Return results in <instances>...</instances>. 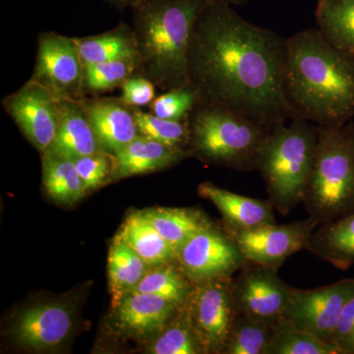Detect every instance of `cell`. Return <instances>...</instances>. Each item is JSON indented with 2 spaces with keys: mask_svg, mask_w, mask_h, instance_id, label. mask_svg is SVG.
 <instances>
[{
  "mask_svg": "<svg viewBox=\"0 0 354 354\" xmlns=\"http://www.w3.org/2000/svg\"><path fill=\"white\" fill-rule=\"evenodd\" d=\"M234 6L208 0L188 53L196 104L221 106L272 127L297 118L286 99V39L241 17Z\"/></svg>",
  "mask_w": 354,
  "mask_h": 354,
  "instance_id": "6da1fadb",
  "label": "cell"
},
{
  "mask_svg": "<svg viewBox=\"0 0 354 354\" xmlns=\"http://www.w3.org/2000/svg\"><path fill=\"white\" fill-rule=\"evenodd\" d=\"M285 92L299 118L317 127H339L354 118V58L318 29L286 39Z\"/></svg>",
  "mask_w": 354,
  "mask_h": 354,
  "instance_id": "7a4b0ae2",
  "label": "cell"
},
{
  "mask_svg": "<svg viewBox=\"0 0 354 354\" xmlns=\"http://www.w3.org/2000/svg\"><path fill=\"white\" fill-rule=\"evenodd\" d=\"M208 0H144L133 7L138 75L167 92L188 87V53L198 16Z\"/></svg>",
  "mask_w": 354,
  "mask_h": 354,
  "instance_id": "3957f363",
  "label": "cell"
},
{
  "mask_svg": "<svg viewBox=\"0 0 354 354\" xmlns=\"http://www.w3.org/2000/svg\"><path fill=\"white\" fill-rule=\"evenodd\" d=\"M318 127L292 118L270 129L261 149L258 171L262 174L269 201L283 215L304 203L315 162Z\"/></svg>",
  "mask_w": 354,
  "mask_h": 354,
  "instance_id": "277c9868",
  "label": "cell"
},
{
  "mask_svg": "<svg viewBox=\"0 0 354 354\" xmlns=\"http://www.w3.org/2000/svg\"><path fill=\"white\" fill-rule=\"evenodd\" d=\"M192 156L239 171L257 169L261 149L272 127L221 106L196 104L188 116Z\"/></svg>",
  "mask_w": 354,
  "mask_h": 354,
  "instance_id": "5b68a950",
  "label": "cell"
},
{
  "mask_svg": "<svg viewBox=\"0 0 354 354\" xmlns=\"http://www.w3.org/2000/svg\"><path fill=\"white\" fill-rule=\"evenodd\" d=\"M317 225L354 211V129L318 127L315 162L304 201Z\"/></svg>",
  "mask_w": 354,
  "mask_h": 354,
  "instance_id": "8992f818",
  "label": "cell"
},
{
  "mask_svg": "<svg viewBox=\"0 0 354 354\" xmlns=\"http://www.w3.org/2000/svg\"><path fill=\"white\" fill-rule=\"evenodd\" d=\"M232 277L196 283L186 304L193 329L207 353H223L235 318Z\"/></svg>",
  "mask_w": 354,
  "mask_h": 354,
  "instance_id": "52a82bcc",
  "label": "cell"
},
{
  "mask_svg": "<svg viewBox=\"0 0 354 354\" xmlns=\"http://www.w3.org/2000/svg\"><path fill=\"white\" fill-rule=\"evenodd\" d=\"M354 295V279L314 290L292 288L283 317L295 327L330 342L344 305Z\"/></svg>",
  "mask_w": 354,
  "mask_h": 354,
  "instance_id": "ba28073f",
  "label": "cell"
},
{
  "mask_svg": "<svg viewBox=\"0 0 354 354\" xmlns=\"http://www.w3.org/2000/svg\"><path fill=\"white\" fill-rule=\"evenodd\" d=\"M177 262L195 283L232 277L249 264L232 235L223 234L213 225L191 237L177 251Z\"/></svg>",
  "mask_w": 354,
  "mask_h": 354,
  "instance_id": "9c48e42d",
  "label": "cell"
},
{
  "mask_svg": "<svg viewBox=\"0 0 354 354\" xmlns=\"http://www.w3.org/2000/svg\"><path fill=\"white\" fill-rule=\"evenodd\" d=\"M317 227L309 218L288 225L272 223L249 230L228 227V232L249 263L279 270L293 254L307 249Z\"/></svg>",
  "mask_w": 354,
  "mask_h": 354,
  "instance_id": "30bf717a",
  "label": "cell"
},
{
  "mask_svg": "<svg viewBox=\"0 0 354 354\" xmlns=\"http://www.w3.org/2000/svg\"><path fill=\"white\" fill-rule=\"evenodd\" d=\"M31 80L60 99H83L84 66L74 39L55 32H41Z\"/></svg>",
  "mask_w": 354,
  "mask_h": 354,
  "instance_id": "8fae6325",
  "label": "cell"
},
{
  "mask_svg": "<svg viewBox=\"0 0 354 354\" xmlns=\"http://www.w3.org/2000/svg\"><path fill=\"white\" fill-rule=\"evenodd\" d=\"M2 106L37 150L46 152L53 145L59 124L62 99L30 79Z\"/></svg>",
  "mask_w": 354,
  "mask_h": 354,
  "instance_id": "7c38bea8",
  "label": "cell"
},
{
  "mask_svg": "<svg viewBox=\"0 0 354 354\" xmlns=\"http://www.w3.org/2000/svg\"><path fill=\"white\" fill-rule=\"evenodd\" d=\"M291 290L278 270L249 263L232 281L235 313L274 325L283 317Z\"/></svg>",
  "mask_w": 354,
  "mask_h": 354,
  "instance_id": "4fadbf2b",
  "label": "cell"
},
{
  "mask_svg": "<svg viewBox=\"0 0 354 354\" xmlns=\"http://www.w3.org/2000/svg\"><path fill=\"white\" fill-rule=\"evenodd\" d=\"M73 327L71 312L62 304H39L26 310L14 325L13 335L19 344L44 351L57 348Z\"/></svg>",
  "mask_w": 354,
  "mask_h": 354,
  "instance_id": "5bb4252c",
  "label": "cell"
},
{
  "mask_svg": "<svg viewBox=\"0 0 354 354\" xmlns=\"http://www.w3.org/2000/svg\"><path fill=\"white\" fill-rule=\"evenodd\" d=\"M79 101L106 152L115 155L139 136L135 109L121 100L83 97Z\"/></svg>",
  "mask_w": 354,
  "mask_h": 354,
  "instance_id": "9a60e30c",
  "label": "cell"
},
{
  "mask_svg": "<svg viewBox=\"0 0 354 354\" xmlns=\"http://www.w3.org/2000/svg\"><path fill=\"white\" fill-rule=\"evenodd\" d=\"M181 307L158 295L130 292L114 306L115 321L121 329L137 337L160 335Z\"/></svg>",
  "mask_w": 354,
  "mask_h": 354,
  "instance_id": "2e32d148",
  "label": "cell"
},
{
  "mask_svg": "<svg viewBox=\"0 0 354 354\" xmlns=\"http://www.w3.org/2000/svg\"><path fill=\"white\" fill-rule=\"evenodd\" d=\"M192 156L189 149L176 148L139 135L114 155L113 179L162 171Z\"/></svg>",
  "mask_w": 354,
  "mask_h": 354,
  "instance_id": "e0dca14e",
  "label": "cell"
},
{
  "mask_svg": "<svg viewBox=\"0 0 354 354\" xmlns=\"http://www.w3.org/2000/svg\"><path fill=\"white\" fill-rule=\"evenodd\" d=\"M198 192L215 205L230 228L249 230L277 223L270 201L236 194L212 183L200 184Z\"/></svg>",
  "mask_w": 354,
  "mask_h": 354,
  "instance_id": "ac0fdd59",
  "label": "cell"
},
{
  "mask_svg": "<svg viewBox=\"0 0 354 354\" xmlns=\"http://www.w3.org/2000/svg\"><path fill=\"white\" fill-rule=\"evenodd\" d=\"M48 151L74 160L104 152L79 100L62 99L57 136Z\"/></svg>",
  "mask_w": 354,
  "mask_h": 354,
  "instance_id": "d6986e66",
  "label": "cell"
},
{
  "mask_svg": "<svg viewBox=\"0 0 354 354\" xmlns=\"http://www.w3.org/2000/svg\"><path fill=\"white\" fill-rule=\"evenodd\" d=\"M307 249L341 270L354 266V211L324 223L314 232Z\"/></svg>",
  "mask_w": 354,
  "mask_h": 354,
  "instance_id": "ffe728a7",
  "label": "cell"
},
{
  "mask_svg": "<svg viewBox=\"0 0 354 354\" xmlns=\"http://www.w3.org/2000/svg\"><path fill=\"white\" fill-rule=\"evenodd\" d=\"M116 237L131 247L151 268L177 260L176 249L158 234L142 212L128 216Z\"/></svg>",
  "mask_w": 354,
  "mask_h": 354,
  "instance_id": "44dd1931",
  "label": "cell"
},
{
  "mask_svg": "<svg viewBox=\"0 0 354 354\" xmlns=\"http://www.w3.org/2000/svg\"><path fill=\"white\" fill-rule=\"evenodd\" d=\"M74 41L84 67L121 58L138 59L131 27L127 24H120L97 36L76 38Z\"/></svg>",
  "mask_w": 354,
  "mask_h": 354,
  "instance_id": "7402d4cb",
  "label": "cell"
},
{
  "mask_svg": "<svg viewBox=\"0 0 354 354\" xmlns=\"http://www.w3.org/2000/svg\"><path fill=\"white\" fill-rule=\"evenodd\" d=\"M142 213L158 234L176 249V252L191 237L213 225L197 209L156 208Z\"/></svg>",
  "mask_w": 354,
  "mask_h": 354,
  "instance_id": "603a6c76",
  "label": "cell"
},
{
  "mask_svg": "<svg viewBox=\"0 0 354 354\" xmlns=\"http://www.w3.org/2000/svg\"><path fill=\"white\" fill-rule=\"evenodd\" d=\"M315 17L325 39L354 58V0H319Z\"/></svg>",
  "mask_w": 354,
  "mask_h": 354,
  "instance_id": "cb8c5ba5",
  "label": "cell"
},
{
  "mask_svg": "<svg viewBox=\"0 0 354 354\" xmlns=\"http://www.w3.org/2000/svg\"><path fill=\"white\" fill-rule=\"evenodd\" d=\"M151 269L150 266L127 245L115 237L109 252V285L114 306L121 298L132 292Z\"/></svg>",
  "mask_w": 354,
  "mask_h": 354,
  "instance_id": "d4e9b609",
  "label": "cell"
},
{
  "mask_svg": "<svg viewBox=\"0 0 354 354\" xmlns=\"http://www.w3.org/2000/svg\"><path fill=\"white\" fill-rule=\"evenodd\" d=\"M43 184L48 194L62 204L75 203L88 192L74 160L50 151L43 156Z\"/></svg>",
  "mask_w": 354,
  "mask_h": 354,
  "instance_id": "484cf974",
  "label": "cell"
},
{
  "mask_svg": "<svg viewBox=\"0 0 354 354\" xmlns=\"http://www.w3.org/2000/svg\"><path fill=\"white\" fill-rule=\"evenodd\" d=\"M264 354H341L332 342L295 327L281 317L272 325V334Z\"/></svg>",
  "mask_w": 354,
  "mask_h": 354,
  "instance_id": "4316f807",
  "label": "cell"
},
{
  "mask_svg": "<svg viewBox=\"0 0 354 354\" xmlns=\"http://www.w3.org/2000/svg\"><path fill=\"white\" fill-rule=\"evenodd\" d=\"M189 281L183 270L169 263L151 268L132 292L150 293L183 306L193 290Z\"/></svg>",
  "mask_w": 354,
  "mask_h": 354,
  "instance_id": "83f0119b",
  "label": "cell"
},
{
  "mask_svg": "<svg viewBox=\"0 0 354 354\" xmlns=\"http://www.w3.org/2000/svg\"><path fill=\"white\" fill-rule=\"evenodd\" d=\"M272 334V325L236 314L221 353L264 354Z\"/></svg>",
  "mask_w": 354,
  "mask_h": 354,
  "instance_id": "f1b7e54d",
  "label": "cell"
},
{
  "mask_svg": "<svg viewBox=\"0 0 354 354\" xmlns=\"http://www.w3.org/2000/svg\"><path fill=\"white\" fill-rule=\"evenodd\" d=\"M136 58H121L84 67V92L99 94L120 87L138 74Z\"/></svg>",
  "mask_w": 354,
  "mask_h": 354,
  "instance_id": "f546056e",
  "label": "cell"
},
{
  "mask_svg": "<svg viewBox=\"0 0 354 354\" xmlns=\"http://www.w3.org/2000/svg\"><path fill=\"white\" fill-rule=\"evenodd\" d=\"M153 354H197L205 353L191 324L186 304L183 313L174 317L150 348Z\"/></svg>",
  "mask_w": 354,
  "mask_h": 354,
  "instance_id": "4dcf8cb0",
  "label": "cell"
},
{
  "mask_svg": "<svg viewBox=\"0 0 354 354\" xmlns=\"http://www.w3.org/2000/svg\"><path fill=\"white\" fill-rule=\"evenodd\" d=\"M135 118L141 136L155 140L165 145L188 149V118L184 120H165L153 113H143L137 109H135Z\"/></svg>",
  "mask_w": 354,
  "mask_h": 354,
  "instance_id": "1f68e13d",
  "label": "cell"
},
{
  "mask_svg": "<svg viewBox=\"0 0 354 354\" xmlns=\"http://www.w3.org/2000/svg\"><path fill=\"white\" fill-rule=\"evenodd\" d=\"M194 88L188 86L167 91L158 95L150 104L151 111L158 118L171 120H184L188 118L197 104Z\"/></svg>",
  "mask_w": 354,
  "mask_h": 354,
  "instance_id": "d6a6232c",
  "label": "cell"
},
{
  "mask_svg": "<svg viewBox=\"0 0 354 354\" xmlns=\"http://www.w3.org/2000/svg\"><path fill=\"white\" fill-rule=\"evenodd\" d=\"M74 162L87 191L97 189L109 179H113L115 169L113 153L104 151L76 158Z\"/></svg>",
  "mask_w": 354,
  "mask_h": 354,
  "instance_id": "836d02e7",
  "label": "cell"
},
{
  "mask_svg": "<svg viewBox=\"0 0 354 354\" xmlns=\"http://www.w3.org/2000/svg\"><path fill=\"white\" fill-rule=\"evenodd\" d=\"M121 101L129 106H143L152 104L156 99V86L145 77H130L122 86Z\"/></svg>",
  "mask_w": 354,
  "mask_h": 354,
  "instance_id": "e575fe53",
  "label": "cell"
},
{
  "mask_svg": "<svg viewBox=\"0 0 354 354\" xmlns=\"http://www.w3.org/2000/svg\"><path fill=\"white\" fill-rule=\"evenodd\" d=\"M330 342L339 353L354 354V295L344 305Z\"/></svg>",
  "mask_w": 354,
  "mask_h": 354,
  "instance_id": "d590c367",
  "label": "cell"
},
{
  "mask_svg": "<svg viewBox=\"0 0 354 354\" xmlns=\"http://www.w3.org/2000/svg\"><path fill=\"white\" fill-rule=\"evenodd\" d=\"M109 6L118 9V10H127V9H132L133 7L136 6L140 2L144 0H104ZM216 1L225 2V3L230 4L232 6H241L247 3L249 0H216Z\"/></svg>",
  "mask_w": 354,
  "mask_h": 354,
  "instance_id": "8d00e7d4",
  "label": "cell"
}]
</instances>
